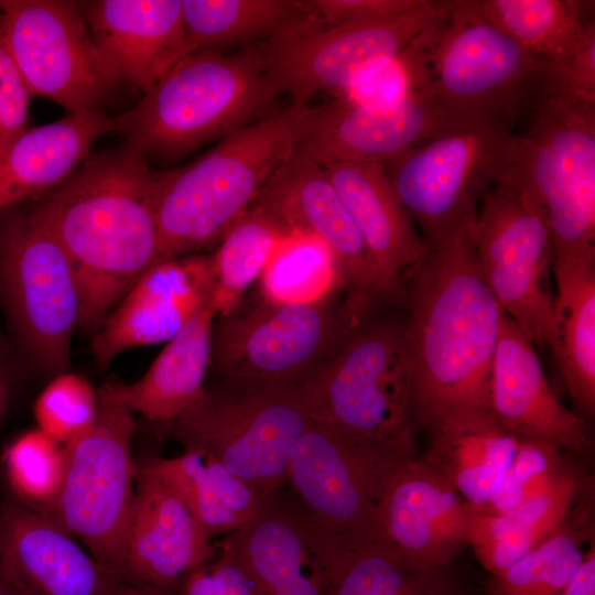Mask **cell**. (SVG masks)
Segmentation results:
<instances>
[{
	"instance_id": "6da1fadb",
	"label": "cell",
	"mask_w": 595,
	"mask_h": 595,
	"mask_svg": "<svg viewBox=\"0 0 595 595\" xmlns=\"http://www.w3.org/2000/svg\"><path fill=\"white\" fill-rule=\"evenodd\" d=\"M473 223L434 241L402 278L412 418L437 428L489 410L502 310L479 272Z\"/></svg>"
},
{
	"instance_id": "7a4b0ae2",
	"label": "cell",
	"mask_w": 595,
	"mask_h": 595,
	"mask_svg": "<svg viewBox=\"0 0 595 595\" xmlns=\"http://www.w3.org/2000/svg\"><path fill=\"white\" fill-rule=\"evenodd\" d=\"M155 175L147 156L126 143L89 155L62 185L32 198L69 260L78 329L90 336L155 263Z\"/></svg>"
},
{
	"instance_id": "3957f363",
	"label": "cell",
	"mask_w": 595,
	"mask_h": 595,
	"mask_svg": "<svg viewBox=\"0 0 595 595\" xmlns=\"http://www.w3.org/2000/svg\"><path fill=\"white\" fill-rule=\"evenodd\" d=\"M305 107L289 104L231 132L192 163L156 173V262L217 248L291 158Z\"/></svg>"
},
{
	"instance_id": "277c9868",
	"label": "cell",
	"mask_w": 595,
	"mask_h": 595,
	"mask_svg": "<svg viewBox=\"0 0 595 595\" xmlns=\"http://www.w3.org/2000/svg\"><path fill=\"white\" fill-rule=\"evenodd\" d=\"M399 54L414 91L472 122L512 127L550 77L549 64L495 24L482 0H459Z\"/></svg>"
},
{
	"instance_id": "5b68a950",
	"label": "cell",
	"mask_w": 595,
	"mask_h": 595,
	"mask_svg": "<svg viewBox=\"0 0 595 595\" xmlns=\"http://www.w3.org/2000/svg\"><path fill=\"white\" fill-rule=\"evenodd\" d=\"M260 43L180 60L116 118L115 132L145 156L175 158L273 112L279 95Z\"/></svg>"
},
{
	"instance_id": "8992f818",
	"label": "cell",
	"mask_w": 595,
	"mask_h": 595,
	"mask_svg": "<svg viewBox=\"0 0 595 595\" xmlns=\"http://www.w3.org/2000/svg\"><path fill=\"white\" fill-rule=\"evenodd\" d=\"M0 305L24 367L47 380L72 371L78 289L33 199L0 212Z\"/></svg>"
},
{
	"instance_id": "52a82bcc",
	"label": "cell",
	"mask_w": 595,
	"mask_h": 595,
	"mask_svg": "<svg viewBox=\"0 0 595 595\" xmlns=\"http://www.w3.org/2000/svg\"><path fill=\"white\" fill-rule=\"evenodd\" d=\"M530 109V128L515 136L511 163L544 212L552 261H594L595 104L548 78Z\"/></svg>"
},
{
	"instance_id": "ba28073f",
	"label": "cell",
	"mask_w": 595,
	"mask_h": 595,
	"mask_svg": "<svg viewBox=\"0 0 595 595\" xmlns=\"http://www.w3.org/2000/svg\"><path fill=\"white\" fill-rule=\"evenodd\" d=\"M221 378L161 429L184 450L213 455L267 501L286 483L292 453L312 419L295 386Z\"/></svg>"
},
{
	"instance_id": "9c48e42d",
	"label": "cell",
	"mask_w": 595,
	"mask_h": 595,
	"mask_svg": "<svg viewBox=\"0 0 595 595\" xmlns=\"http://www.w3.org/2000/svg\"><path fill=\"white\" fill-rule=\"evenodd\" d=\"M295 388L312 421L415 450L404 322L371 316Z\"/></svg>"
},
{
	"instance_id": "30bf717a",
	"label": "cell",
	"mask_w": 595,
	"mask_h": 595,
	"mask_svg": "<svg viewBox=\"0 0 595 595\" xmlns=\"http://www.w3.org/2000/svg\"><path fill=\"white\" fill-rule=\"evenodd\" d=\"M415 450L312 421L292 453L286 483L304 509L349 550L383 544L389 486Z\"/></svg>"
},
{
	"instance_id": "8fae6325",
	"label": "cell",
	"mask_w": 595,
	"mask_h": 595,
	"mask_svg": "<svg viewBox=\"0 0 595 595\" xmlns=\"http://www.w3.org/2000/svg\"><path fill=\"white\" fill-rule=\"evenodd\" d=\"M97 393L96 421L64 445L67 464L63 486L55 502L42 512L123 577L136 493L137 465L131 452L134 413L117 397L111 382L98 387Z\"/></svg>"
},
{
	"instance_id": "7c38bea8",
	"label": "cell",
	"mask_w": 595,
	"mask_h": 595,
	"mask_svg": "<svg viewBox=\"0 0 595 595\" xmlns=\"http://www.w3.org/2000/svg\"><path fill=\"white\" fill-rule=\"evenodd\" d=\"M459 0H420L387 18L299 26L261 42L268 79L290 104L307 107L315 95L340 96L394 58L415 36L445 17Z\"/></svg>"
},
{
	"instance_id": "4fadbf2b",
	"label": "cell",
	"mask_w": 595,
	"mask_h": 595,
	"mask_svg": "<svg viewBox=\"0 0 595 595\" xmlns=\"http://www.w3.org/2000/svg\"><path fill=\"white\" fill-rule=\"evenodd\" d=\"M476 262L501 310L536 346L554 343L552 241L544 212L513 169L484 193L473 224Z\"/></svg>"
},
{
	"instance_id": "5bb4252c",
	"label": "cell",
	"mask_w": 595,
	"mask_h": 595,
	"mask_svg": "<svg viewBox=\"0 0 595 595\" xmlns=\"http://www.w3.org/2000/svg\"><path fill=\"white\" fill-rule=\"evenodd\" d=\"M253 296L214 321L210 367L220 377L295 386L357 327L340 291L298 304Z\"/></svg>"
},
{
	"instance_id": "9a60e30c",
	"label": "cell",
	"mask_w": 595,
	"mask_h": 595,
	"mask_svg": "<svg viewBox=\"0 0 595 595\" xmlns=\"http://www.w3.org/2000/svg\"><path fill=\"white\" fill-rule=\"evenodd\" d=\"M513 140L512 127L486 121L381 163L424 241L441 239L475 220L484 193L511 165Z\"/></svg>"
},
{
	"instance_id": "2e32d148",
	"label": "cell",
	"mask_w": 595,
	"mask_h": 595,
	"mask_svg": "<svg viewBox=\"0 0 595 595\" xmlns=\"http://www.w3.org/2000/svg\"><path fill=\"white\" fill-rule=\"evenodd\" d=\"M0 40L32 97L47 98L69 112L98 109L119 84L77 1L0 0Z\"/></svg>"
},
{
	"instance_id": "e0dca14e",
	"label": "cell",
	"mask_w": 595,
	"mask_h": 595,
	"mask_svg": "<svg viewBox=\"0 0 595 595\" xmlns=\"http://www.w3.org/2000/svg\"><path fill=\"white\" fill-rule=\"evenodd\" d=\"M288 230L321 239L331 250L347 313L356 325L388 303H394L365 241L324 169L291 155L256 198Z\"/></svg>"
},
{
	"instance_id": "ac0fdd59",
	"label": "cell",
	"mask_w": 595,
	"mask_h": 595,
	"mask_svg": "<svg viewBox=\"0 0 595 595\" xmlns=\"http://www.w3.org/2000/svg\"><path fill=\"white\" fill-rule=\"evenodd\" d=\"M478 123L482 122L451 113L423 90L383 109L365 108L334 97L302 110L293 155L321 166L382 163L426 141Z\"/></svg>"
},
{
	"instance_id": "d6986e66",
	"label": "cell",
	"mask_w": 595,
	"mask_h": 595,
	"mask_svg": "<svg viewBox=\"0 0 595 595\" xmlns=\"http://www.w3.org/2000/svg\"><path fill=\"white\" fill-rule=\"evenodd\" d=\"M258 595H328L351 551L304 507L277 495L247 527L226 537Z\"/></svg>"
},
{
	"instance_id": "ffe728a7",
	"label": "cell",
	"mask_w": 595,
	"mask_h": 595,
	"mask_svg": "<svg viewBox=\"0 0 595 595\" xmlns=\"http://www.w3.org/2000/svg\"><path fill=\"white\" fill-rule=\"evenodd\" d=\"M0 572L15 595H129L136 587L15 498L0 507Z\"/></svg>"
},
{
	"instance_id": "44dd1931",
	"label": "cell",
	"mask_w": 595,
	"mask_h": 595,
	"mask_svg": "<svg viewBox=\"0 0 595 595\" xmlns=\"http://www.w3.org/2000/svg\"><path fill=\"white\" fill-rule=\"evenodd\" d=\"M212 253H192L151 266L91 336L93 357L106 369L121 353L167 343L213 304Z\"/></svg>"
},
{
	"instance_id": "7402d4cb",
	"label": "cell",
	"mask_w": 595,
	"mask_h": 595,
	"mask_svg": "<svg viewBox=\"0 0 595 595\" xmlns=\"http://www.w3.org/2000/svg\"><path fill=\"white\" fill-rule=\"evenodd\" d=\"M489 410L520 440L550 443L571 455L593 451L587 421L558 399L536 344L504 311L491 364Z\"/></svg>"
},
{
	"instance_id": "603a6c76",
	"label": "cell",
	"mask_w": 595,
	"mask_h": 595,
	"mask_svg": "<svg viewBox=\"0 0 595 595\" xmlns=\"http://www.w3.org/2000/svg\"><path fill=\"white\" fill-rule=\"evenodd\" d=\"M210 540L177 495L145 463L137 466L126 581L172 593L216 555Z\"/></svg>"
},
{
	"instance_id": "cb8c5ba5",
	"label": "cell",
	"mask_w": 595,
	"mask_h": 595,
	"mask_svg": "<svg viewBox=\"0 0 595 595\" xmlns=\"http://www.w3.org/2000/svg\"><path fill=\"white\" fill-rule=\"evenodd\" d=\"M467 506L422 457H407L382 507V539L409 561L448 569L467 545Z\"/></svg>"
},
{
	"instance_id": "d4e9b609",
	"label": "cell",
	"mask_w": 595,
	"mask_h": 595,
	"mask_svg": "<svg viewBox=\"0 0 595 595\" xmlns=\"http://www.w3.org/2000/svg\"><path fill=\"white\" fill-rule=\"evenodd\" d=\"M105 64L143 94L184 57L182 0L79 2Z\"/></svg>"
},
{
	"instance_id": "484cf974",
	"label": "cell",
	"mask_w": 595,
	"mask_h": 595,
	"mask_svg": "<svg viewBox=\"0 0 595 595\" xmlns=\"http://www.w3.org/2000/svg\"><path fill=\"white\" fill-rule=\"evenodd\" d=\"M322 167L351 215L396 304L403 305L402 278L426 246L396 195L383 165L345 162Z\"/></svg>"
},
{
	"instance_id": "4316f807",
	"label": "cell",
	"mask_w": 595,
	"mask_h": 595,
	"mask_svg": "<svg viewBox=\"0 0 595 595\" xmlns=\"http://www.w3.org/2000/svg\"><path fill=\"white\" fill-rule=\"evenodd\" d=\"M467 545L496 575L573 521L589 515L593 484L574 466L548 490L506 512L467 505Z\"/></svg>"
},
{
	"instance_id": "83f0119b",
	"label": "cell",
	"mask_w": 595,
	"mask_h": 595,
	"mask_svg": "<svg viewBox=\"0 0 595 595\" xmlns=\"http://www.w3.org/2000/svg\"><path fill=\"white\" fill-rule=\"evenodd\" d=\"M116 123L100 109H88L30 127L0 164V212L62 185L89 158L95 141L115 132Z\"/></svg>"
},
{
	"instance_id": "f1b7e54d",
	"label": "cell",
	"mask_w": 595,
	"mask_h": 595,
	"mask_svg": "<svg viewBox=\"0 0 595 595\" xmlns=\"http://www.w3.org/2000/svg\"><path fill=\"white\" fill-rule=\"evenodd\" d=\"M213 304L197 313L133 382H111L117 397L149 422L166 426L204 391L210 367Z\"/></svg>"
},
{
	"instance_id": "f546056e",
	"label": "cell",
	"mask_w": 595,
	"mask_h": 595,
	"mask_svg": "<svg viewBox=\"0 0 595 595\" xmlns=\"http://www.w3.org/2000/svg\"><path fill=\"white\" fill-rule=\"evenodd\" d=\"M423 461L470 506H485L498 489L520 439L490 412L446 423L429 433Z\"/></svg>"
},
{
	"instance_id": "4dcf8cb0",
	"label": "cell",
	"mask_w": 595,
	"mask_h": 595,
	"mask_svg": "<svg viewBox=\"0 0 595 595\" xmlns=\"http://www.w3.org/2000/svg\"><path fill=\"white\" fill-rule=\"evenodd\" d=\"M144 463L177 495L210 539L240 531L268 501L203 451L184 450L177 456Z\"/></svg>"
},
{
	"instance_id": "1f68e13d",
	"label": "cell",
	"mask_w": 595,
	"mask_h": 595,
	"mask_svg": "<svg viewBox=\"0 0 595 595\" xmlns=\"http://www.w3.org/2000/svg\"><path fill=\"white\" fill-rule=\"evenodd\" d=\"M552 351L577 413H595V261L553 260Z\"/></svg>"
},
{
	"instance_id": "d6a6232c",
	"label": "cell",
	"mask_w": 595,
	"mask_h": 595,
	"mask_svg": "<svg viewBox=\"0 0 595 595\" xmlns=\"http://www.w3.org/2000/svg\"><path fill=\"white\" fill-rule=\"evenodd\" d=\"M309 18L301 0H182L184 57L264 42Z\"/></svg>"
},
{
	"instance_id": "836d02e7",
	"label": "cell",
	"mask_w": 595,
	"mask_h": 595,
	"mask_svg": "<svg viewBox=\"0 0 595 595\" xmlns=\"http://www.w3.org/2000/svg\"><path fill=\"white\" fill-rule=\"evenodd\" d=\"M286 231L275 214L257 199L229 228L212 253L217 316L228 314L245 299Z\"/></svg>"
},
{
	"instance_id": "e575fe53",
	"label": "cell",
	"mask_w": 595,
	"mask_h": 595,
	"mask_svg": "<svg viewBox=\"0 0 595 595\" xmlns=\"http://www.w3.org/2000/svg\"><path fill=\"white\" fill-rule=\"evenodd\" d=\"M328 595H463L448 569L413 563L387 544L351 550Z\"/></svg>"
},
{
	"instance_id": "d590c367",
	"label": "cell",
	"mask_w": 595,
	"mask_h": 595,
	"mask_svg": "<svg viewBox=\"0 0 595 595\" xmlns=\"http://www.w3.org/2000/svg\"><path fill=\"white\" fill-rule=\"evenodd\" d=\"M490 20L550 67L564 62L578 44L586 23L583 2L567 0H482Z\"/></svg>"
},
{
	"instance_id": "8d00e7d4",
	"label": "cell",
	"mask_w": 595,
	"mask_h": 595,
	"mask_svg": "<svg viewBox=\"0 0 595 595\" xmlns=\"http://www.w3.org/2000/svg\"><path fill=\"white\" fill-rule=\"evenodd\" d=\"M594 542L591 513L565 526L499 574L486 595H561Z\"/></svg>"
},
{
	"instance_id": "74e56055",
	"label": "cell",
	"mask_w": 595,
	"mask_h": 595,
	"mask_svg": "<svg viewBox=\"0 0 595 595\" xmlns=\"http://www.w3.org/2000/svg\"><path fill=\"white\" fill-rule=\"evenodd\" d=\"M258 280V292L278 303H310L340 291L329 248L301 230L280 238Z\"/></svg>"
},
{
	"instance_id": "f35d334b",
	"label": "cell",
	"mask_w": 595,
	"mask_h": 595,
	"mask_svg": "<svg viewBox=\"0 0 595 595\" xmlns=\"http://www.w3.org/2000/svg\"><path fill=\"white\" fill-rule=\"evenodd\" d=\"M3 462L13 498L40 511L55 502L66 472L64 445L39 428L32 429L11 442Z\"/></svg>"
},
{
	"instance_id": "ab89813d",
	"label": "cell",
	"mask_w": 595,
	"mask_h": 595,
	"mask_svg": "<svg viewBox=\"0 0 595 595\" xmlns=\"http://www.w3.org/2000/svg\"><path fill=\"white\" fill-rule=\"evenodd\" d=\"M560 447L520 440L502 480L487 505L493 512L513 510L560 482L575 465Z\"/></svg>"
},
{
	"instance_id": "60d3db41",
	"label": "cell",
	"mask_w": 595,
	"mask_h": 595,
	"mask_svg": "<svg viewBox=\"0 0 595 595\" xmlns=\"http://www.w3.org/2000/svg\"><path fill=\"white\" fill-rule=\"evenodd\" d=\"M97 411V388L73 371L50 379L33 408L37 428L62 445L87 432Z\"/></svg>"
},
{
	"instance_id": "b9f144b4",
	"label": "cell",
	"mask_w": 595,
	"mask_h": 595,
	"mask_svg": "<svg viewBox=\"0 0 595 595\" xmlns=\"http://www.w3.org/2000/svg\"><path fill=\"white\" fill-rule=\"evenodd\" d=\"M215 545L216 555L188 575L171 595H258L228 539Z\"/></svg>"
},
{
	"instance_id": "7bdbcfd3",
	"label": "cell",
	"mask_w": 595,
	"mask_h": 595,
	"mask_svg": "<svg viewBox=\"0 0 595 595\" xmlns=\"http://www.w3.org/2000/svg\"><path fill=\"white\" fill-rule=\"evenodd\" d=\"M31 91L0 40V164L30 128Z\"/></svg>"
},
{
	"instance_id": "ee69618b",
	"label": "cell",
	"mask_w": 595,
	"mask_h": 595,
	"mask_svg": "<svg viewBox=\"0 0 595 595\" xmlns=\"http://www.w3.org/2000/svg\"><path fill=\"white\" fill-rule=\"evenodd\" d=\"M411 93L410 73L398 54L337 97L365 108L383 109L400 104Z\"/></svg>"
},
{
	"instance_id": "f6af8a7d",
	"label": "cell",
	"mask_w": 595,
	"mask_h": 595,
	"mask_svg": "<svg viewBox=\"0 0 595 595\" xmlns=\"http://www.w3.org/2000/svg\"><path fill=\"white\" fill-rule=\"evenodd\" d=\"M551 80L570 96L595 104V22L589 20L573 53L550 67Z\"/></svg>"
},
{
	"instance_id": "bcb514c9",
	"label": "cell",
	"mask_w": 595,
	"mask_h": 595,
	"mask_svg": "<svg viewBox=\"0 0 595 595\" xmlns=\"http://www.w3.org/2000/svg\"><path fill=\"white\" fill-rule=\"evenodd\" d=\"M420 0H301L307 15L317 22L335 24L387 18L402 13Z\"/></svg>"
},
{
	"instance_id": "7dc6e473",
	"label": "cell",
	"mask_w": 595,
	"mask_h": 595,
	"mask_svg": "<svg viewBox=\"0 0 595 595\" xmlns=\"http://www.w3.org/2000/svg\"><path fill=\"white\" fill-rule=\"evenodd\" d=\"M561 595H595V544L591 543L584 559Z\"/></svg>"
},
{
	"instance_id": "c3c4849f",
	"label": "cell",
	"mask_w": 595,
	"mask_h": 595,
	"mask_svg": "<svg viewBox=\"0 0 595 595\" xmlns=\"http://www.w3.org/2000/svg\"><path fill=\"white\" fill-rule=\"evenodd\" d=\"M8 353L9 351L7 350L2 336L0 334V404H1L2 385H3V379L6 376V367H7V361H8L7 358H9Z\"/></svg>"
},
{
	"instance_id": "681fc988",
	"label": "cell",
	"mask_w": 595,
	"mask_h": 595,
	"mask_svg": "<svg viewBox=\"0 0 595 595\" xmlns=\"http://www.w3.org/2000/svg\"><path fill=\"white\" fill-rule=\"evenodd\" d=\"M129 595H171V593L149 586H136Z\"/></svg>"
},
{
	"instance_id": "f907efd6",
	"label": "cell",
	"mask_w": 595,
	"mask_h": 595,
	"mask_svg": "<svg viewBox=\"0 0 595 595\" xmlns=\"http://www.w3.org/2000/svg\"><path fill=\"white\" fill-rule=\"evenodd\" d=\"M0 595H15L0 572Z\"/></svg>"
}]
</instances>
